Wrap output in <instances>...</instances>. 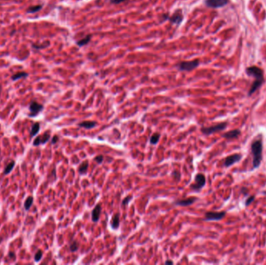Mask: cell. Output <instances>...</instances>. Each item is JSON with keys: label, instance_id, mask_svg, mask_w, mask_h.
Segmentation results:
<instances>
[{"label": "cell", "instance_id": "cell-1", "mask_svg": "<svg viewBox=\"0 0 266 265\" xmlns=\"http://www.w3.org/2000/svg\"><path fill=\"white\" fill-rule=\"evenodd\" d=\"M251 153L253 155V169L259 167L261 165V160H262V151H263V145L262 141L257 140L253 142L251 146Z\"/></svg>", "mask_w": 266, "mask_h": 265}, {"label": "cell", "instance_id": "cell-2", "mask_svg": "<svg viewBox=\"0 0 266 265\" xmlns=\"http://www.w3.org/2000/svg\"><path fill=\"white\" fill-rule=\"evenodd\" d=\"M246 73L250 76L255 78V82H259L263 83L264 82V74L262 69L257 66H251L246 69Z\"/></svg>", "mask_w": 266, "mask_h": 265}, {"label": "cell", "instance_id": "cell-3", "mask_svg": "<svg viewBox=\"0 0 266 265\" xmlns=\"http://www.w3.org/2000/svg\"><path fill=\"white\" fill-rule=\"evenodd\" d=\"M206 179L204 174L198 173L194 177V183L190 185V188L194 191L198 192L204 187V186L206 185Z\"/></svg>", "mask_w": 266, "mask_h": 265}, {"label": "cell", "instance_id": "cell-4", "mask_svg": "<svg viewBox=\"0 0 266 265\" xmlns=\"http://www.w3.org/2000/svg\"><path fill=\"white\" fill-rule=\"evenodd\" d=\"M226 127H227V123L226 122H223V123L217 124V125H212V126L210 127H203L201 128V131L204 135H212L213 133L217 132V131H223Z\"/></svg>", "mask_w": 266, "mask_h": 265}, {"label": "cell", "instance_id": "cell-5", "mask_svg": "<svg viewBox=\"0 0 266 265\" xmlns=\"http://www.w3.org/2000/svg\"><path fill=\"white\" fill-rule=\"evenodd\" d=\"M43 110L44 106L42 104H39L35 100L31 101L30 105H29V111H30V113H28V116L31 117V118H34V117L37 116Z\"/></svg>", "mask_w": 266, "mask_h": 265}, {"label": "cell", "instance_id": "cell-6", "mask_svg": "<svg viewBox=\"0 0 266 265\" xmlns=\"http://www.w3.org/2000/svg\"><path fill=\"white\" fill-rule=\"evenodd\" d=\"M199 66V61L198 59L193 60V61H188V62H182L180 64L177 66L179 70L181 71H189L193 70L195 68H197Z\"/></svg>", "mask_w": 266, "mask_h": 265}, {"label": "cell", "instance_id": "cell-7", "mask_svg": "<svg viewBox=\"0 0 266 265\" xmlns=\"http://www.w3.org/2000/svg\"><path fill=\"white\" fill-rule=\"evenodd\" d=\"M226 216L225 212H208L205 214L206 221H220Z\"/></svg>", "mask_w": 266, "mask_h": 265}, {"label": "cell", "instance_id": "cell-8", "mask_svg": "<svg viewBox=\"0 0 266 265\" xmlns=\"http://www.w3.org/2000/svg\"><path fill=\"white\" fill-rule=\"evenodd\" d=\"M51 135L49 131H46L42 135H38L35 138L33 142V145L34 146H39L40 145H45L49 141Z\"/></svg>", "mask_w": 266, "mask_h": 265}, {"label": "cell", "instance_id": "cell-9", "mask_svg": "<svg viewBox=\"0 0 266 265\" xmlns=\"http://www.w3.org/2000/svg\"><path fill=\"white\" fill-rule=\"evenodd\" d=\"M228 2V0H205V4L208 7L217 9L227 5Z\"/></svg>", "mask_w": 266, "mask_h": 265}, {"label": "cell", "instance_id": "cell-10", "mask_svg": "<svg viewBox=\"0 0 266 265\" xmlns=\"http://www.w3.org/2000/svg\"><path fill=\"white\" fill-rule=\"evenodd\" d=\"M241 159H242V155L241 154H233V155L229 156H227L225 159L223 164H224L225 167H229V166H231L232 165L235 164L236 163H238Z\"/></svg>", "mask_w": 266, "mask_h": 265}, {"label": "cell", "instance_id": "cell-11", "mask_svg": "<svg viewBox=\"0 0 266 265\" xmlns=\"http://www.w3.org/2000/svg\"><path fill=\"white\" fill-rule=\"evenodd\" d=\"M164 19H167V20H169L171 24H177V25H180L181 24L183 21V15L181 13H175L173 16H164Z\"/></svg>", "mask_w": 266, "mask_h": 265}, {"label": "cell", "instance_id": "cell-12", "mask_svg": "<svg viewBox=\"0 0 266 265\" xmlns=\"http://www.w3.org/2000/svg\"><path fill=\"white\" fill-rule=\"evenodd\" d=\"M197 200L198 198H196V197H190V198H185V199L175 201L174 202V204H176V205L182 206V207H187V206L191 205L192 204H194Z\"/></svg>", "mask_w": 266, "mask_h": 265}, {"label": "cell", "instance_id": "cell-13", "mask_svg": "<svg viewBox=\"0 0 266 265\" xmlns=\"http://www.w3.org/2000/svg\"><path fill=\"white\" fill-rule=\"evenodd\" d=\"M101 212H102V208H101V205L100 204H97L93 209L92 213V221L94 222H98L100 217H101Z\"/></svg>", "mask_w": 266, "mask_h": 265}, {"label": "cell", "instance_id": "cell-14", "mask_svg": "<svg viewBox=\"0 0 266 265\" xmlns=\"http://www.w3.org/2000/svg\"><path fill=\"white\" fill-rule=\"evenodd\" d=\"M240 135H241V131L238 129H236L224 133V134L223 135V138H225V139H233L238 138Z\"/></svg>", "mask_w": 266, "mask_h": 265}, {"label": "cell", "instance_id": "cell-15", "mask_svg": "<svg viewBox=\"0 0 266 265\" xmlns=\"http://www.w3.org/2000/svg\"><path fill=\"white\" fill-rule=\"evenodd\" d=\"M120 225V216L118 213L114 215L111 220V226L113 229H118Z\"/></svg>", "mask_w": 266, "mask_h": 265}, {"label": "cell", "instance_id": "cell-16", "mask_svg": "<svg viewBox=\"0 0 266 265\" xmlns=\"http://www.w3.org/2000/svg\"><path fill=\"white\" fill-rule=\"evenodd\" d=\"M96 125H97V123H96L95 122H89V121H84V122H82L78 124L79 127L84 128H86V129H91V128H94Z\"/></svg>", "mask_w": 266, "mask_h": 265}, {"label": "cell", "instance_id": "cell-17", "mask_svg": "<svg viewBox=\"0 0 266 265\" xmlns=\"http://www.w3.org/2000/svg\"><path fill=\"white\" fill-rule=\"evenodd\" d=\"M40 128L41 125L39 122H35L34 124H33L31 127V131H30V137L33 138L37 135L40 131Z\"/></svg>", "mask_w": 266, "mask_h": 265}, {"label": "cell", "instance_id": "cell-18", "mask_svg": "<svg viewBox=\"0 0 266 265\" xmlns=\"http://www.w3.org/2000/svg\"><path fill=\"white\" fill-rule=\"evenodd\" d=\"M88 167H89V163H88L87 160L83 161V163L80 165V166H79L78 171L79 173H80V174L83 175V174L86 173V172H87L88 170Z\"/></svg>", "mask_w": 266, "mask_h": 265}, {"label": "cell", "instance_id": "cell-19", "mask_svg": "<svg viewBox=\"0 0 266 265\" xmlns=\"http://www.w3.org/2000/svg\"><path fill=\"white\" fill-rule=\"evenodd\" d=\"M28 75H29V74L27 73V72H17V73L14 74L13 75H12L11 79H12V80H13V81H16V80H18V79H20L27 78Z\"/></svg>", "mask_w": 266, "mask_h": 265}, {"label": "cell", "instance_id": "cell-20", "mask_svg": "<svg viewBox=\"0 0 266 265\" xmlns=\"http://www.w3.org/2000/svg\"><path fill=\"white\" fill-rule=\"evenodd\" d=\"M33 203H34V198L32 196L27 197V199L25 200V202H24V208H25L26 211H29Z\"/></svg>", "mask_w": 266, "mask_h": 265}, {"label": "cell", "instance_id": "cell-21", "mask_svg": "<svg viewBox=\"0 0 266 265\" xmlns=\"http://www.w3.org/2000/svg\"><path fill=\"white\" fill-rule=\"evenodd\" d=\"M42 7H43V6H42V5L32 6H30L28 9H27V13H37V12H39L41 10Z\"/></svg>", "mask_w": 266, "mask_h": 265}, {"label": "cell", "instance_id": "cell-22", "mask_svg": "<svg viewBox=\"0 0 266 265\" xmlns=\"http://www.w3.org/2000/svg\"><path fill=\"white\" fill-rule=\"evenodd\" d=\"M90 39H91V35L90 34H89V35L86 36V37H85L84 38L82 39V40L77 41L76 45H78L79 47H83L84 46V45H87V44L89 42V41H90Z\"/></svg>", "mask_w": 266, "mask_h": 265}, {"label": "cell", "instance_id": "cell-23", "mask_svg": "<svg viewBox=\"0 0 266 265\" xmlns=\"http://www.w3.org/2000/svg\"><path fill=\"white\" fill-rule=\"evenodd\" d=\"M159 139H160V134H159V133H154L150 139V144H152V145H156V144L158 143V142H159Z\"/></svg>", "mask_w": 266, "mask_h": 265}, {"label": "cell", "instance_id": "cell-24", "mask_svg": "<svg viewBox=\"0 0 266 265\" xmlns=\"http://www.w3.org/2000/svg\"><path fill=\"white\" fill-rule=\"evenodd\" d=\"M15 165H16V163H15L14 161H11L10 163H8V164H7V166L5 167V169H4L3 173L6 174V175H7V174L10 173L12 171V169L14 168Z\"/></svg>", "mask_w": 266, "mask_h": 265}, {"label": "cell", "instance_id": "cell-25", "mask_svg": "<svg viewBox=\"0 0 266 265\" xmlns=\"http://www.w3.org/2000/svg\"><path fill=\"white\" fill-rule=\"evenodd\" d=\"M79 248V243L77 241H72L69 245V249H70L71 252H76Z\"/></svg>", "mask_w": 266, "mask_h": 265}, {"label": "cell", "instance_id": "cell-26", "mask_svg": "<svg viewBox=\"0 0 266 265\" xmlns=\"http://www.w3.org/2000/svg\"><path fill=\"white\" fill-rule=\"evenodd\" d=\"M42 256H43V253H42V251L41 250H38L36 252V254H34V261L35 262L40 261L42 258Z\"/></svg>", "mask_w": 266, "mask_h": 265}, {"label": "cell", "instance_id": "cell-27", "mask_svg": "<svg viewBox=\"0 0 266 265\" xmlns=\"http://www.w3.org/2000/svg\"><path fill=\"white\" fill-rule=\"evenodd\" d=\"M94 161L97 162L98 164H101V163H102L103 161H104V156H103L102 155L97 156H96L95 158H94Z\"/></svg>", "mask_w": 266, "mask_h": 265}, {"label": "cell", "instance_id": "cell-28", "mask_svg": "<svg viewBox=\"0 0 266 265\" xmlns=\"http://www.w3.org/2000/svg\"><path fill=\"white\" fill-rule=\"evenodd\" d=\"M132 199V196H128V197H126V198H124V199H123L122 203H121L122 206L127 205V204H129V201H130Z\"/></svg>", "mask_w": 266, "mask_h": 265}, {"label": "cell", "instance_id": "cell-29", "mask_svg": "<svg viewBox=\"0 0 266 265\" xmlns=\"http://www.w3.org/2000/svg\"><path fill=\"white\" fill-rule=\"evenodd\" d=\"M254 200H255V196L248 197V198H247V200H246L245 201V206H248L249 204H251Z\"/></svg>", "mask_w": 266, "mask_h": 265}, {"label": "cell", "instance_id": "cell-30", "mask_svg": "<svg viewBox=\"0 0 266 265\" xmlns=\"http://www.w3.org/2000/svg\"><path fill=\"white\" fill-rule=\"evenodd\" d=\"M172 176H173V177H174V178H177V180H178V181H179V180H180V178H181V173L178 172V171L174 170V173H173Z\"/></svg>", "mask_w": 266, "mask_h": 265}, {"label": "cell", "instance_id": "cell-31", "mask_svg": "<svg viewBox=\"0 0 266 265\" xmlns=\"http://www.w3.org/2000/svg\"><path fill=\"white\" fill-rule=\"evenodd\" d=\"M48 45H41V46H39V45H32V47H33V48H35V49H42V48H46V47H48Z\"/></svg>", "mask_w": 266, "mask_h": 265}, {"label": "cell", "instance_id": "cell-32", "mask_svg": "<svg viewBox=\"0 0 266 265\" xmlns=\"http://www.w3.org/2000/svg\"><path fill=\"white\" fill-rule=\"evenodd\" d=\"M124 1H125V0H111V3L117 5V4H120L121 3V2H124Z\"/></svg>", "mask_w": 266, "mask_h": 265}, {"label": "cell", "instance_id": "cell-33", "mask_svg": "<svg viewBox=\"0 0 266 265\" xmlns=\"http://www.w3.org/2000/svg\"><path fill=\"white\" fill-rule=\"evenodd\" d=\"M58 141H59V136L55 135L54 137L52 138V140H51V144H52V145H54V144L57 143Z\"/></svg>", "mask_w": 266, "mask_h": 265}, {"label": "cell", "instance_id": "cell-34", "mask_svg": "<svg viewBox=\"0 0 266 265\" xmlns=\"http://www.w3.org/2000/svg\"><path fill=\"white\" fill-rule=\"evenodd\" d=\"M165 263L166 264H173V263H174V262H173L172 260H166Z\"/></svg>", "mask_w": 266, "mask_h": 265}, {"label": "cell", "instance_id": "cell-35", "mask_svg": "<svg viewBox=\"0 0 266 265\" xmlns=\"http://www.w3.org/2000/svg\"><path fill=\"white\" fill-rule=\"evenodd\" d=\"M1 90H2V87H1V86H0V93H1Z\"/></svg>", "mask_w": 266, "mask_h": 265}]
</instances>
